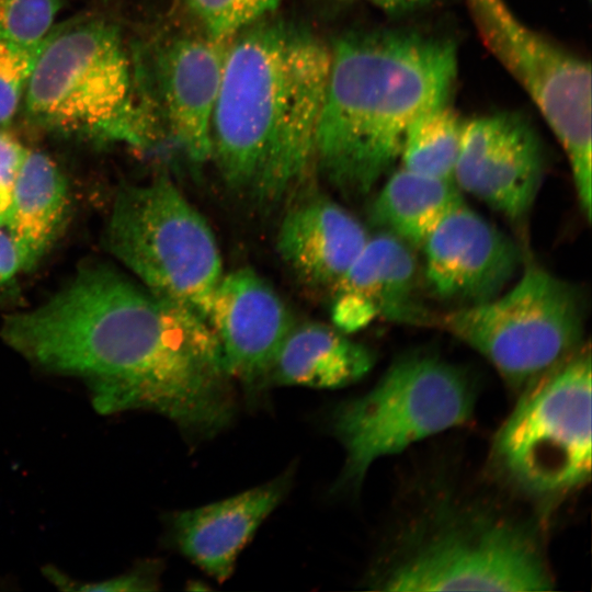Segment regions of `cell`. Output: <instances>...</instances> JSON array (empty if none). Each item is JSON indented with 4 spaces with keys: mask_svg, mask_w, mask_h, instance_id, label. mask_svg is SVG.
<instances>
[{
    "mask_svg": "<svg viewBox=\"0 0 592 592\" xmlns=\"http://www.w3.org/2000/svg\"><path fill=\"white\" fill-rule=\"evenodd\" d=\"M1 337L42 368L82 378L101 413L151 410L195 439L235 415L210 325L112 269L84 267L46 303L8 317Z\"/></svg>",
    "mask_w": 592,
    "mask_h": 592,
    "instance_id": "1",
    "label": "cell"
},
{
    "mask_svg": "<svg viewBox=\"0 0 592 592\" xmlns=\"http://www.w3.org/2000/svg\"><path fill=\"white\" fill-rule=\"evenodd\" d=\"M330 48L283 23L243 26L229 41L210 124V159L231 190L277 202L315 167Z\"/></svg>",
    "mask_w": 592,
    "mask_h": 592,
    "instance_id": "2",
    "label": "cell"
},
{
    "mask_svg": "<svg viewBox=\"0 0 592 592\" xmlns=\"http://www.w3.org/2000/svg\"><path fill=\"white\" fill-rule=\"evenodd\" d=\"M456 75L451 41L391 30L341 37L330 48L315 167L340 193L365 196L399 160L413 121L447 103Z\"/></svg>",
    "mask_w": 592,
    "mask_h": 592,
    "instance_id": "3",
    "label": "cell"
},
{
    "mask_svg": "<svg viewBox=\"0 0 592 592\" xmlns=\"http://www.w3.org/2000/svg\"><path fill=\"white\" fill-rule=\"evenodd\" d=\"M22 110L48 130L146 148L156 139L118 27L84 16L53 26L42 39Z\"/></svg>",
    "mask_w": 592,
    "mask_h": 592,
    "instance_id": "4",
    "label": "cell"
},
{
    "mask_svg": "<svg viewBox=\"0 0 592 592\" xmlns=\"http://www.w3.org/2000/svg\"><path fill=\"white\" fill-rule=\"evenodd\" d=\"M406 530L375 581L384 591L553 589L539 542L526 525L476 508H442Z\"/></svg>",
    "mask_w": 592,
    "mask_h": 592,
    "instance_id": "5",
    "label": "cell"
},
{
    "mask_svg": "<svg viewBox=\"0 0 592 592\" xmlns=\"http://www.w3.org/2000/svg\"><path fill=\"white\" fill-rule=\"evenodd\" d=\"M591 375L590 348L583 345L521 391L490 454L514 490L548 501L590 480Z\"/></svg>",
    "mask_w": 592,
    "mask_h": 592,
    "instance_id": "6",
    "label": "cell"
},
{
    "mask_svg": "<svg viewBox=\"0 0 592 592\" xmlns=\"http://www.w3.org/2000/svg\"><path fill=\"white\" fill-rule=\"evenodd\" d=\"M106 241L143 286L208 322L224 275L220 251L204 216L172 180L160 175L121 190Z\"/></svg>",
    "mask_w": 592,
    "mask_h": 592,
    "instance_id": "7",
    "label": "cell"
},
{
    "mask_svg": "<svg viewBox=\"0 0 592 592\" xmlns=\"http://www.w3.org/2000/svg\"><path fill=\"white\" fill-rule=\"evenodd\" d=\"M584 315L574 285L528 264L510 289L482 304L456 307L436 322L521 392L583 346Z\"/></svg>",
    "mask_w": 592,
    "mask_h": 592,
    "instance_id": "8",
    "label": "cell"
},
{
    "mask_svg": "<svg viewBox=\"0 0 592 592\" xmlns=\"http://www.w3.org/2000/svg\"><path fill=\"white\" fill-rule=\"evenodd\" d=\"M474 406L475 391L460 367L430 353L399 357L369 391L332 414L346 454L340 483L360 487L377 458L466 423Z\"/></svg>",
    "mask_w": 592,
    "mask_h": 592,
    "instance_id": "9",
    "label": "cell"
},
{
    "mask_svg": "<svg viewBox=\"0 0 592 592\" xmlns=\"http://www.w3.org/2000/svg\"><path fill=\"white\" fill-rule=\"evenodd\" d=\"M486 48L521 83L561 144L577 198L592 214L591 67L522 23L503 0H468Z\"/></svg>",
    "mask_w": 592,
    "mask_h": 592,
    "instance_id": "10",
    "label": "cell"
},
{
    "mask_svg": "<svg viewBox=\"0 0 592 592\" xmlns=\"http://www.w3.org/2000/svg\"><path fill=\"white\" fill-rule=\"evenodd\" d=\"M544 168L539 138L521 116L497 113L464 122L453 180L511 221L530 214Z\"/></svg>",
    "mask_w": 592,
    "mask_h": 592,
    "instance_id": "11",
    "label": "cell"
},
{
    "mask_svg": "<svg viewBox=\"0 0 592 592\" xmlns=\"http://www.w3.org/2000/svg\"><path fill=\"white\" fill-rule=\"evenodd\" d=\"M421 249L428 287L456 307L497 297L522 264L517 244L464 201L441 220Z\"/></svg>",
    "mask_w": 592,
    "mask_h": 592,
    "instance_id": "12",
    "label": "cell"
},
{
    "mask_svg": "<svg viewBox=\"0 0 592 592\" xmlns=\"http://www.w3.org/2000/svg\"><path fill=\"white\" fill-rule=\"evenodd\" d=\"M208 322L227 373L242 383L249 395L267 384L272 362L295 326L274 287L251 267L223 275Z\"/></svg>",
    "mask_w": 592,
    "mask_h": 592,
    "instance_id": "13",
    "label": "cell"
},
{
    "mask_svg": "<svg viewBox=\"0 0 592 592\" xmlns=\"http://www.w3.org/2000/svg\"><path fill=\"white\" fill-rule=\"evenodd\" d=\"M331 293L334 327L345 333L376 319L409 326L437 320L422 298L413 248L386 231L369 236Z\"/></svg>",
    "mask_w": 592,
    "mask_h": 592,
    "instance_id": "14",
    "label": "cell"
},
{
    "mask_svg": "<svg viewBox=\"0 0 592 592\" xmlns=\"http://www.w3.org/2000/svg\"><path fill=\"white\" fill-rule=\"evenodd\" d=\"M229 41L191 31L171 39L159 56L163 115L193 162L210 159V124Z\"/></svg>",
    "mask_w": 592,
    "mask_h": 592,
    "instance_id": "15",
    "label": "cell"
},
{
    "mask_svg": "<svg viewBox=\"0 0 592 592\" xmlns=\"http://www.w3.org/2000/svg\"><path fill=\"white\" fill-rule=\"evenodd\" d=\"M291 471L261 486L173 515L171 533L179 550L219 582L227 580L243 547L283 500Z\"/></svg>",
    "mask_w": 592,
    "mask_h": 592,
    "instance_id": "16",
    "label": "cell"
},
{
    "mask_svg": "<svg viewBox=\"0 0 592 592\" xmlns=\"http://www.w3.org/2000/svg\"><path fill=\"white\" fill-rule=\"evenodd\" d=\"M369 235L346 208L326 197L293 206L278 228L277 251L301 283L334 289Z\"/></svg>",
    "mask_w": 592,
    "mask_h": 592,
    "instance_id": "17",
    "label": "cell"
},
{
    "mask_svg": "<svg viewBox=\"0 0 592 592\" xmlns=\"http://www.w3.org/2000/svg\"><path fill=\"white\" fill-rule=\"evenodd\" d=\"M373 353L337 327L319 322L295 325L280 346L267 383L335 389L364 377Z\"/></svg>",
    "mask_w": 592,
    "mask_h": 592,
    "instance_id": "18",
    "label": "cell"
},
{
    "mask_svg": "<svg viewBox=\"0 0 592 592\" xmlns=\"http://www.w3.org/2000/svg\"><path fill=\"white\" fill-rule=\"evenodd\" d=\"M68 208L66 179L47 155L29 150L15 175L5 228L22 271L33 269L59 234Z\"/></svg>",
    "mask_w": 592,
    "mask_h": 592,
    "instance_id": "19",
    "label": "cell"
},
{
    "mask_svg": "<svg viewBox=\"0 0 592 592\" xmlns=\"http://www.w3.org/2000/svg\"><path fill=\"white\" fill-rule=\"evenodd\" d=\"M463 201L453 180L401 168L375 195L368 219L378 230L394 235L413 249H421L441 220Z\"/></svg>",
    "mask_w": 592,
    "mask_h": 592,
    "instance_id": "20",
    "label": "cell"
},
{
    "mask_svg": "<svg viewBox=\"0 0 592 592\" xmlns=\"http://www.w3.org/2000/svg\"><path fill=\"white\" fill-rule=\"evenodd\" d=\"M463 126L464 122L447 103L422 113L405 135L399 156L402 168L453 180Z\"/></svg>",
    "mask_w": 592,
    "mask_h": 592,
    "instance_id": "21",
    "label": "cell"
},
{
    "mask_svg": "<svg viewBox=\"0 0 592 592\" xmlns=\"http://www.w3.org/2000/svg\"><path fill=\"white\" fill-rule=\"evenodd\" d=\"M42 41L19 43L0 41V126L7 125L22 109L26 86Z\"/></svg>",
    "mask_w": 592,
    "mask_h": 592,
    "instance_id": "22",
    "label": "cell"
},
{
    "mask_svg": "<svg viewBox=\"0 0 592 592\" xmlns=\"http://www.w3.org/2000/svg\"><path fill=\"white\" fill-rule=\"evenodd\" d=\"M61 7L62 0H0V41H42Z\"/></svg>",
    "mask_w": 592,
    "mask_h": 592,
    "instance_id": "23",
    "label": "cell"
},
{
    "mask_svg": "<svg viewBox=\"0 0 592 592\" xmlns=\"http://www.w3.org/2000/svg\"><path fill=\"white\" fill-rule=\"evenodd\" d=\"M45 574L59 589L66 591H109L130 592L156 590L158 581V567L155 562L144 563L127 573L94 582L75 581L55 568L47 567Z\"/></svg>",
    "mask_w": 592,
    "mask_h": 592,
    "instance_id": "24",
    "label": "cell"
},
{
    "mask_svg": "<svg viewBox=\"0 0 592 592\" xmlns=\"http://www.w3.org/2000/svg\"><path fill=\"white\" fill-rule=\"evenodd\" d=\"M197 31L228 38L242 29L239 0H184Z\"/></svg>",
    "mask_w": 592,
    "mask_h": 592,
    "instance_id": "25",
    "label": "cell"
},
{
    "mask_svg": "<svg viewBox=\"0 0 592 592\" xmlns=\"http://www.w3.org/2000/svg\"><path fill=\"white\" fill-rule=\"evenodd\" d=\"M27 149L12 135L0 129V182L13 185Z\"/></svg>",
    "mask_w": 592,
    "mask_h": 592,
    "instance_id": "26",
    "label": "cell"
},
{
    "mask_svg": "<svg viewBox=\"0 0 592 592\" xmlns=\"http://www.w3.org/2000/svg\"><path fill=\"white\" fill-rule=\"evenodd\" d=\"M22 271L18 248L4 225H0V287Z\"/></svg>",
    "mask_w": 592,
    "mask_h": 592,
    "instance_id": "27",
    "label": "cell"
},
{
    "mask_svg": "<svg viewBox=\"0 0 592 592\" xmlns=\"http://www.w3.org/2000/svg\"><path fill=\"white\" fill-rule=\"evenodd\" d=\"M278 0H239V13L246 26L272 10Z\"/></svg>",
    "mask_w": 592,
    "mask_h": 592,
    "instance_id": "28",
    "label": "cell"
},
{
    "mask_svg": "<svg viewBox=\"0 0 592 592\" xmlns=\"http://www.w3.org/2000/svg\"><path fill=\"white\" fill-rule=\"evenodd\" d=\"M389 13H402L425 4L430 0H367Z\"/></svg>",
    "mask_w": 592,
    "mask_h": 592,
    "instance_id": "29",
    "label": "cell"
}]
</instances>
